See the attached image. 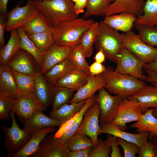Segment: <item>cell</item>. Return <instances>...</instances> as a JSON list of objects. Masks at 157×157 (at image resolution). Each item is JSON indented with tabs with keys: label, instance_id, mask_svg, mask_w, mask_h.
I'll use <instances>...</instances> for the list:
<instances>
[{
	"label": "cell",
	"instance_id": "7",
	"mask_svg": "<svg viewBox=\"0 0 157 157\" xmlns=\"http://www.w3.org/2000/svg\"><path fill=\"white\" fill-rule=\"evenodd\" d=\"M116 63L115 71L146 81L147 76L143 73L144 63L124 47L117 56Z\"/></svg>",
	"mask_w": 157,
	"mask_h": 157
},
{
	"label": "cell",
	"instance_id": "42",
	"mask_svg": "<svg viewBox=\"0 0 157 157\" xmlns=\"http://www.w3.org/2000/svg\"><path fill=\"white\" fill-rule=\"evenodd\" d=\"M15 99L0 93V119L6 120L10 118L13 109Z\"/></svg>",
	"mask_w": 157,
	"mask_h": 157
},
{
	"label": "cell",
	"instance_id": "20",
	"mask_svg": "<svg viewBox=\"0 0 157 157\" xmlns=\"http://www.w3.org/2000/svg\"><path fill=\"white\" fill-rule=\"evenodd\" d=\"M105 86V81L101 74L93 76L90 73L86 83L74 94L69 104L78 103L87 99Z\"/></svg>",
	"mask_w": 157,
	"mask_h": 157
},
{
	"label": "cell",
	"instance_id": "49",
	"mask_svg": "<svg viewBox=\"0 0 157 157\" xmlns=\"http://www.w3.org/2000/svg\"><path fill=\"white\" fill-rule=\"evenodd\" d=\"M106 68L101 63L95 62L89 67V71L91 74L96 76L101 74L106 70Z\"/></svg>",
	"mask_w": 157,
	"mask_h": 157
},
{
	"label": "cell",
	"instance_id": "16",
	"mask_svg": "<svg viewBox=\"0 0 157 157\" xmlns=\"http://www.w3.org/2000/svg\"><path fill=\"white\" fill-rule=\"evenodd\" d=\"M69 151L66 144L61 145L54 134L46 136L43 140L36 151L32 157H66Z\"/></svg>",
	"mask_w": 157,
	"mask_h": 157
},
{
	"label": "cell",
	"instance_id": "55",
	"mask_svg": "<svg viewBox=\"0 0 157 157\" xmlns=\"http://www.w3.org/2000/svg\"><path fill=\"white\" fill-rule=\"evenodd\" d=\"M9 0H0V13L1 14H6L7 7Z\"/></svg>",
	"mask_w": 157,
	"mask_h": 157
},
{
	"label": "cell",
	"instance_id": "15",
	"mask_svg": "<svg viewBox=\"0 0 157 157\" xmlns=\"http://www.w3.org/2000/svg\"><path fill=\"white\" fill-rule=\"evenodd\" d=\"M144 0H115L110 3L103 12L105 17L116 14L127 13L136 16L143 13Z\"/></svg>",
	"mask_w": 157,
	"mask_h": 157
},
{
	"label": "cell",
	"instance_id": "21",
	"mask_svg": "<svg viewBox=\"0 0 157 157\" xmlns=\"http://www.w3.org/2000/svg\"><path fill=\"white\" fill-rule=\"evenodd\" d=\"M42 111L35 112L29 118L23 123V129L27 133L31 134L32 133L49 127L60 126L59 121L51 117L46 116Z\"/></svg>",
	"mask_w": 157,
	"mask_h": 157
},
{
	"label": "cell",
	"instance_id": "50",
	"mask_svg": "<svg viewBox=\"0 0 157 157\" xmlns=\"http://www.w3.org/2000/svg\"><path fill=\"white\" fill-rule=\"evenodd\" d=\"M7 19L5 15L1 14L0 15V47H2L5 45L4 33L6 29Z\"/></svg>",
	"mask_w": 157,
	"mask_h": 157
},
{
	"label": "cell",
	"instance_id": "24",
	"mask_svg": "<svg viewBox=\"0 0 157 157\" xmlns=\"http://www.w3.org/2000/svg\"><path fill=\"white\" fill-rule=\"evenodd\" d=\"M54 86L47 81L41 72L36 76L35 93L39 100L46 108L52 103Z\"/></svg>",
	"mask_w": 157,
	"mask_h": 157
},
{
	"label": "cell",
	"instance_id": "26",
	"mask_svg": "<svg viewBox=\"0 0 157 157\" xmlns=\"http://www.w3.org/2000/svg\"><path fill=\"white\" fill-rule=\"evenodd\" d=\"M153 108L147 110L138 121L130 126L131 128L136 129V131L139 133L144 131L149 132V139L151 141L157 135V118L153 114Z\"/></svg>",
	"mask_w": 157,
	"mask_h": 157
},
{
	"label": "cell",
	"instance_id": "48",
	"mask_svg": "<svg viewBox=\"0 0 157 157\" xmlns=\"http://www.w3.org/2000/svg\"><path fill=\"white\" fill-rule=\"evenodd\" d=\"M92 147H89L76 151H69L67 152L66 157H89Z\"/></svg>",
	"mask_w": 157,
	"mask_h": 157
},
{
	"label": "cell",
	"instance_id": "31",
	"mask_svg": "<svg viewBox=\"0 0 157 157\" xmlns=\"http://www.w3.org/2000/svg\"><path fill=\"white\" fill-rule=\"evenodd\" d=\"M75 69H77L71 59L68 58L54 65L43 74L47 81L54 86L59 78Z\"/></svg>",
	"mask_w": 157,
	"mask_h": 157
},
{
	"label": "cell",
	"instance_id": "19",
	"mask_svg": "<svg viewBox=\"0 0 157 157\" xmlns=\"http://www.w3.org/2000/svg\"><path fill=\"white\" fill-rule=\"evenodd\" d=\"M55 127H49L34 131L25 145L18 151L12 154V157H31L37 150L43 139L49 134L54 132Z\"/></svg>",
	"mask_w": 157,
	"mask_h": 157
},
{
	"label": "cell",
	"instance_id": "43",
	"mask_svg": "<svg viewBox=\"0 0 157 157\" xmlns=\"http://www.w3.org/2000/svg\"><path fill=\"white\" fill-rule=\"evenodd\" d=\"M112 151L111 148L107 141H103L100 138L98 140L96 146L92 148L89 157H108Z\"/></svg>",
	"mask_w": 157,
	"mask_h": 157
},
{
	"label": "cell",
	"instance_id": "47",
	"mask_svg": "<svg viewBox=\"0 0 157 157\" xmlns=\"http://www.w3.org/2000/svg\"><path fill=\"white\" fill-rule=\"evenodd\" d=\"M154 147L151 141H149L140 147L138 151V157H155Z\"/></svg>",
	"mask_w": 157,
	"mask_h": 157
},
{
	"label": "cell",
	"instance_id": "58",
	"mask_svg": "<svg viewBox=\"0 0 157 157\" xmlns=\"http://www.w3.org/2000/svg\"><path fill=\"white\" fill-rule=\"evenodd\" d=\"M154 151L155 155V157H157V147H154Z\"/></svg>",
	"mask_w": 157,
	"mask_h": 157
},
{
	"label": "cell",
	"instance_id": "10",
	"mask_svg": "<svg viewBox=\"0 0 157 157\" xmlns=\"http://www.w3.org/2000/svg\"><path fill=\"white\" fill-rule=\"evenodd\" d=\"M100 109L99 103L96 102L85 112L82 122L75 134L87 135L92 140L94 147L97 145L99 135V118Z\"/></svg>",
	"mask_w": 157,
	"mask_h": 157
},
{
	"label": "cell",
	"instance_id": "4",
	"mask_svg": "<svg viewBox=\"0 0 157 157\" xmlns=\"http://www.w3.org/2000/svg\"><path fill=\"white\" fill-rule=\"evenodd\" d=\"M38 9L53 27L60 22L77 17L74 2L70 0H34Z\"/></svg>",
	"mask_w": 157,
	"mask_h": 157
},
{
	"label": "cell",
	"instance_id": "60",
	"mask_svg": "<svg viewBox=\"0 0 157 157\" xmlns=\"http://www.w3.org/2000/svg\"><path fill=\"white\" fill-rule=\"evenodd\" d=\"M110 3H112L113 2H114V1H115V0H107Z\"/></svg>",
	"mask_w": 157,
	"mask_h": 157
},
{
	"label": "cell",
	"instance_id": "17",
	"mask_svg": "<svg viewBox=\"0 0 157 157\" xmlns=\"http://www.w3.org/2000/svg\"><path fill=\"white\" fill-rule=\"evenodd\" d=\"M72 47L54 44L44 54L40 68L41 73L43 74L48 72L54 65L69 58Z\"/></svg>",
	"mask_w": 157,
	"mask_h": 157
},
{
	"label": "cell",
	"instance_id": "13",
	"mask_svg": "<svg viewBox=\"0 0 157 157\" xmlns=\"http://www.w3.org/2000/svg\"><path fill=\"white\" fill-rule=\"evenodd\" d=\"M33 57L20 49L14 56L7 65L12 70L24 74L35 76L40 72L37 67Z\"/></svg>",
	"mask_w": 157,
	"mask_h": 157
},
{
	"label": "cell",
	"instance_id": "34",
	"mask_svg": "<svg viewBox=\"0 0 157 157\" xmlns=\"http://www.w3.org/2000/svg\"><path fill=\"white\" fill-rule=\"evenodd\" d=\"M40 10L30 22L22 26L27 35L44 32L53 27Z\"/></svg>",
	"mask_w": 157,
	"mask_h": 157
},
{
	"label": "cell",
	"instance_id": "62",
	"mask_svg": "<svg viewBox=\"0 0 157 157\" xmlns=\"http://www.w3.org/2000/svg\"><path fill=\"white\" fill-rule=\"evenodd\" d=\"M37 0V1H44V0Z\"/></svg>",
	"mask_w": 157,
	"mask_h": 157
},
{
	"label": "cell",
	"instance_id": "25",
	"mask_svg": "<svg viewBox=\"0 0 157 157\" xmlns=\"http://www.w3.org/2000/svg\"><path fill=\"white\" fill-rule=\"evenodd\" d=\"M136 19L134 15L120 13L106 17L103 21L115 30L125 33L131 30Z\"/></svg>",
	"mask_w": 157,
	"mask_h": 157
},
{
	"label": "cell",
	"instance_id": "2",
	"mask_svg": "<svg viewBox=\"0 0 157 157\" xmlns=\"http://www.w3.org/2000/svg\"><path fill=\"white\" fill-rule=\"evenodd\" d=\"M95 22L92 19L76 17L61 22L54 27L55 44L73 46L80 43L83 35Z\"/></svg>",
	"mask_w": 157,
	"mask_h": 157
},
{
	"label": "cell",
	"instance_id": "45",
	"mask_svg": "<svg viewBox=\"0 0 157 157\" xmlns=\"http://www.w3.org/2000/svg\"><path fill=\"white\" fill-rule=\"evenodd\" d=\"M78 112L59 127L58 130L54 134L55 138L60 137L75 124L78 118Z\"/></svg>",
	"mask_w": 157,
	"mask_h": 157
},
{
	"label": "cell",
	"instance_id": "3",
	"mask_svg": "<svg viewBox=\"0 0 157 157\" xmlns=\"http://www.w3.org/2000/svg\"><path fill=\"white\" fill-rule=\"evenodd\" d=\"M124 33H120L103 21L99 22L96 37L94 42L97 51L101 49L108 60L117 63L118 55L123 47Z\"/></svg>",
	"mask_w": 157,
	"mask_h": 157
},
{
	"label": "cell",
	"instance_id": "56",
	"mask_svg": "<svg viewBox=\"0 0 157 157\" xmlns=\"http://www.w3.org/2000/svg\"><path fill=\"white\" fill-rule=\"evenodd\" d=\"M151 141L154 147H157V135L155 136Z\"/></svg>",
	"mask_w": 157,
	"mask_h": 157
},
{
	"label": "cell",
	"instance_id": "40",
	"mask_svg": "<svg viewBox=\"0 0 157 157\" xmlns=\"http://www.w3.org/2000/svg\"><path fill=\"white\" fill-rule=\"evenodd\" d=\"M65 144L70 151L83 149L89 147H94L91 140L83 134H76L70 138Z\"/></svg>",
	"mask_w": 157,
	"mask_h": 157
},
{
	"label": "cell",
	"instance_id": "52",
	"mask_svg": "<svg viewBox=\"0 0 157 157\" xmlns=\"http://www.w3.org/2000/svg\"><path fill=\"white\" fill-rule=\"evenodd\" d=\"M143 69L151 70L157 75V58L151 63L144 64Z\"/></svg>",
	"mask_w": 157,
	"mask_h": 157
},
{
	"label": "cell",
	"instance_id": "22",
	"mask_svg": "<svg viewBox=\"0 0 157 157\" xmlns=\"http://www.w3.org/2000/svg\"><path fill=\"white\" fill-rule=\"evenodd\" d=\"M127 99L140 103L143 112L150 108L157 107V87L146 85Z\"/></svg>",
	"mask_w": 157,
	"mask_h": 157
},
{
	"label": "cell",
	"instance_id": "18",
	"mask_svg": "<svg viewBox=\"0 0 157 157\" xmlns=\"http://www.w3.org/2000/svg\"><path fill=\"white\" fill-rule=\"evenodd\" d=\"M90 74L89 71L73 70L59 78L54 86L77 91L86 83Z\"/></svg>",
	"mask_w": 157,
	"mask_h": 157
},
{
	"label": "cell",
	"instance_id": "35",
	"mask_svg": "<svg viewBox=\"0 0 157 157\" xmlns=\"http://www.w3.org/2000/svg\"><path fill=\"white\" fill-rule=\"evenodd\" d=\"M96 95L94 94L87 99L86 102L78 112V118L75 124L60 137L56 138L59 143L61 145L65 144L67 140L75 134L82 122L85 112L89 107L96 102Z\"/></svg>",
	"mask_w": 157,
	"mask_h": 157
},
{
	"label": "cell",
	"instance_id": "51",
	"mask_svg": "<svg viewBox=\"0 0 157 157\" xmlns=\"http://www.w3.org/2000/svg\"><path fill=\"white\" fill-rule=\"evenodd\" d=\"M88 2V0H77L74 3V10L77 15L84 13V9L87 6Z\"/></svg>",
	"mask_w": 157,
	"mask_h": 157
},
{
	"label": "cell",
	"instance_id": "46",
	"mask_svg": "<svg viewBox=\"0 0 157 157\" xmlns=\"http://www.w3.org/2000/svg\"><path fill=\"white\" fill-rule=\"evenodd\" d=\"M106 140L110 145L112 150L110 154L111 157H122L120 150L121 148L118 147L117 138L110 134L107 136Z\"/></svg>",
	"mask_w": 157,
	"mask_h": 157
},
{
	"label": "cell",
	"instance_id": "27",
	"mask_svg": "<svg viewBox=\"0 0 157 157\" xmlns=\"http://www.w3.org/2000/svg\"><path fill=\"white\" fill-rule=\"evenodd\" d=\"M9 39L4 47H0V65H7L14 56L20 49V36L16 29L10 31Z\"/></svg>",
	"mask_w": 157,
	"mask_h": 157
},
{
	"label": "cell",
	"instance_id": "6",
	"mask_svg": "<svg viewBox=\"0 0 157 157\" xmlns=\"http://www.w3.org/2000/svg\"><path fill=\"white\" fill-rule=\"evenodd\" d=\"M123 46L145 64L151 63L157 58V48L147 45L132 30L124 33Z\"/></svg>",
	"mask_w": 157,
	"mask_h": 157
},
{
	"label": "cell",
	"instance_id": "29",
	"mask_svg": "<svg viewBox=\"0 0 157 157\" xmlns=\"http://www.w3.org/2000/svg\"><path fill=\"white\" fill-rule=\"evenodd\" d=\"M135 23L149 26L157 25V0H146L143 13L137 16Z\"/></svg>",
	"mask_w": 157,
	"mask_h": 157
},
{
	"label": "cell",
	"instance_id": "59",
	"mask_svg": "<svg viewBox=\"0 0 157 157\" xmlns=\"http://www.w3.org/2000/svg\"><path fill=\"white\" fill-rule=\"evenodd\" d=\"M150 82L153 85L157 87V83L154 82Z\"/></svg>",
	"mask_w": 157,
	"mask_h": 157
},
{
	"label": "cell",
	"instance_id": "32",
	"mask_svg": "<svg viewBox=\"0 0 157 157\" xmlns=\"http://www.w3.org/2000/svg\"><path fill=\"white\" fill-rule=\"evenodd\" d=\"M27 35L44 54L55 42L54 27L44 32Z\"/></svg>",
	"mask_w": 157,
	"mask_h": 157
},
{
	"label": "cell",
	"instance_id": "8",
	"mask_svg": "<svg viewBox=\"0 0 157 157\" xmlns=\"http://www.w3.org/2000/svg\"><path fill=\"white\" fill-rule=\"evenodd\" d=\"M21 2L6 14V31L22 27L31 20L39 11L34 0H28L26 5L22 7L20 6Z\"/></svg>",
	"mask_w": 157,
	"mask_h": 157
},
{
	"label": "cell",
	"instance_id": "54",
	"mask_svg": "<svg viewBox=\"0 0 157 157\" xmlns=\"http://www.w3.org/2000/svg\"><path fill=\"white\" fill-rule=\"evenodd\" d=\"M147 75L146 81L154 82L157 83V75L149 69H144Z\"/></svg>",
	"mask_w": 157,
	"mask_h": 157
},
{
	"label": "cell",
	"instance_id": "9",
	"mask_svg": "<svg viewBox=\"0 0 157 157\" xmlns=\"http://www.w3.org/2000/svg\"><path fill=\"white\" fill-rule=\"evenodd\" d=\"M98 91L96 101L99 103L100 109L99 124L111 122L117 115L121 101L124 99L117 95H111L104 87Z\"/></svg>",
	"mask_w": 157,
	"mask_h": 157
},
{
	"label": "cell",
	"instance_id": "41",
	"mask_svg": "<svg viewBox=\"0 0 157 157\" xmlns=\"http://www.w3.org/2000/svg\"><path fill=\"white\" fill-rule=\"evenodd\" d=\"M110 3L107 0H88L83 18L86 19L92 16H101Z\"/></svg>",
	"mask_w": 157,
	"mask_h": 157
},
{
	"label": "cell",
	"instance_id": "61",
	"mask_svg": "<svg viewBox=\"0 0 157 157\" xmlns=\"http://www.w3.org/2000/svg\"><path fill=\"white\" fill-rule=\"evenodd\" d=\"M70 0L74 3L76 2L77 1V0Z\"/></svg>",
	"mask_w": 157,
	"mask_h": 157
},
{
	"label": "cell",
	"instance_id": "23",
	"mask_svg": "<svg viewBox=\"0 0 157 157\" xmlns=\"http://www.w3.org/2000/svg\"><path fill=\"white\" fill-rule=\"evenodd\" d=\"M0 93L16 99L17 86L12 70L7 65L0 66Z\"/></svg>",
	"mask_w": 157,
	"mask_h": 157
},
{
	"label": "cell",
	"instance_id": "44",
	"mask_svg": "<svg viewBox=\"0 0 157 157\" xmlns=\"http://www.w3.org/2000/svg\"><path fill=\"white\" fill-rule=\"evenodd\" d=\"M118 145L120 146L124 151V157H136L140 147L134 143L127 142L123 139L117 138Z\"/></svg>",
	"mask_w": 157,
	"mask_h": 157
},
{
	"label": "cell",
	"instance_id": "57",
	"mask_svg": "<svg viewBox=\"0 0 157 157\" xmlns=\"http://www.w3.org/2000/svg\"><path fill=\"white\" fill-rule=\"evenodd\" d=\"M153 114L154 116L157 118V107L153 108Z\"/></svg>",
	"mask_w": 157,
	"mask_h": 157
},
{
	"label": "cell",
	"instance_id": "33",
	"mask_svg": "<svg viewBox=\"0 0 157 157\" xmlns=\"http://www.w3.org/2000/svg\"><path fill=\"white\" fill-rule=\"evenodd\" d=\"M12 71L17 86V98L35 92V80L37 75L31 76Z\"/></svg>",
	"mask_w": 157,
	"mask_h": 157
},
{
	"label": "cell",
	"instance_id": "12",
	"mask_svg": "<svg viewBox=\"0 0 157 157\" xmlns=\"http://www.w3.org/2000/svg\"><path fill=\"white\" fill-rule=\"evenodd\" d=\"M38 99L35 92L15 99L13 107L15 113L23 123L36 111L46 109Z\"/></svg>",
	"mask_w": 157,
	"mask_h": 157
},
{
	"label": "cell",
	"instance_id": "37",
	"mask_svg": "<svg viewBox=\"0 0 157 157\" xmlns=\"http://www.w3.org/2000/svg\"><path fill=\"white\" fill-rule=\"evenodd\" d=\"M74 91L69 89L61 87L54 86L52 100V110H57L62 106L67 104L70 100Z\"/></svg>",
	"mask_w": 157,
	"mask_h": 157
},
{
	"label": "cell",
	"instance_id": "39",
	"mask_svg": "<svg viewBox=\"0 0 157 157\" xmlns=\"http://www.w3.org/2000/svg\"><path fill=\"white\" fill-rule=\"evenodd\" d=\"M139 32L138 35L142 40L148 45L157 47V27L134 24Z\"/></svg>",
	"mask_w": 157,
	"mask_h": 157
},
{
	"label": "cell",
	"instance_id": "11",
	"mask_svg": "<svg viewBox=\"0 0 157 157\" xmlns=\"http://www.w3.org/2000/svg\"><path fill=\"white\" fill-rule=\"evenodd\" d=\"M143 114L140 103L133 100L123 99L121 101L117 115L111 122L121 130H125L126 124L139 120Z\"/></svg>",
	"mask_w": 157,
	"mask_h": 157
},
{
	"label": "cell",
	"instance_id": "53",
	"mask_svg": "<svg viewBox=\"0 0 157 157\" xmlns=\"http://www.w3.org/2000/svg\"><path fill=\"white\" fill-rule=\"evenodd\" d=\"M106 57L105 55L101 49H99L95 54L94 57L95 62L102 63L105 61Z\"/></svg>",
	"mask_w": 157,
	"mask_h": 157
},
{
	"label": "cell",
	"instance_id": "38",
	"mask_svg": "<svg viewBox=\"0 0 157 157\" xmlns=\"http://www.w3.org/2000/svg\"><path fill=\"white\" fill-rule=\"evenodd\" d=\"M69 58L77 69L89 71L90 66L86 60L84 50L80 43L72 46Z\"/></svg>",
	"mask_w": 157,
	"mask_h": 157
},
{
	"label": "cell",
	"instance_id": "1",
	"mask_svg": "<svg viewBox=\"0 0 157 157\" xmlns=\"http://www.w3.org/2000/svg\"><path fill=\"white\" fill-rule=\"evenodd\" d=\"M101 74L105 82L104 88L108 92L123 99H127L147 85L143 81L118 73L110 67L106 68Z\"/></svg>",
	"mask_w": 157,
	"mask_h": 157
},
{
	"label": "cell",
	"instance_id": "14",
	"mask_svg": "<svg viewBox=\"0 0 157 157\" xmlns=\"http://www.w3.org/2000/svg\"><path fill=\"white\" fill-rule=\"evenodd\" d=\"M99 135L106 133L119 138L127 142L137 144L140 147L146 144L149 139V133L144 131L138 133H132L120 129L112 122L100 124Z\"/></svg>",
	"mask_w": 157,
	"mask_h": 157
},
{
	"label": "cell",
	"instance_id": "36",
	"mask_svg": "<svg viewBox=\"0 0 157 157\" xmlns=\"http://www.w3.org/2000/svg\"><path fill=\"white\" fill-rule=\"evenodd\" d=\"M99 22H95L82 35L80 43L84 50L86 58L91 56L93 51V44L97 34Z\"/></svg>",
	"mask_w": 157,
	"mask_h": 157
},
{
	"label": "cell",
	"instance_id": "30",
	"mask_svg": "<svg viewBox=\"0 0 157 157\" xmlns=\"http://www.w3.org/2000/svg\"><path fill=\"white\" fill-rule=\"evenodd\" d=\"M86 100L87 99L78 103L64 105L57 110L51 111L50 116L60 122V126L75 115L80 111Z\"/></svg>",
	"mask_w": 157,
	"mask_h": 157
},
{
	"label": "cell",
	"instance_id": "5",
	"mask_svg": "<svg viewBox=\"0 0 157 157\" xmlns=\"http://www.w3.org/2000/svg\"><path fill=\"white\" fill-rule=\"evenodd\" d=\"M15 112L13 109L10 113L12 124L10 127L2 124L1 127L5 134V144L6 149L8 153L7 157L16 152L23 148L27 143L31 135L18 126L15 117Z\"/></svg>",
	"mask_w": 157,
	"mask_h": 157
},
{
	"label": "cell",
	"instance_id": "28",
	"mask_svg": "<svg viewBox=\"0 0 157 157\" xmlns=\"http://www.w3.org/2000/svg\"><path fill=\"white\" fill-rule=\"evenodd\" d=\"M17 30L20 36V47L31 54L34 58L40 68L42 67L44 54L36 47L24 31L22 27L17 28Z\"/></svg>",
	"mask_w": 157,
	"mask_h": 157
}]
</instances>
